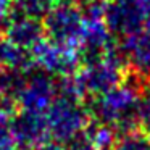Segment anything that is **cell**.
Wrapping results in <instances>:
<instances>
[{
  "mask_svg": "<svg viewBox=\"0 0 150 150\" xmlns=\"http://www.w3.org/2000/svg\"><path fill=\"white\" fill-rule=\"evenodd\" d=\"M147 84L149 82L136 74L126 73L124 81L116 87L102 95L91 97L87 103L91 120L113 126L118 137L139 129V107Z\"/></svg>",
  "mask_w": 150,
  "mask_h": 150,
  "instance_id": "6da1fadb",
  "label": "cell"
},
{
  "mask_svg": "<svg viewBox=\"0 0 150 150\" xmlns=\"http://www.w3.org/2000/svg\"><path fill=\"white\" fill-rule=\"evenodd\" d=\"M126 62L120 47L115 45L102 60L82 65L73 74L82 97H97L116 87L126 78Z\"/></svg>",
  "mask_w": 150,
  "mask_h": 150,
  "instance_id": "7a4b0ae2",
  "label": "cell"
},
{
  "mask_svg": "<svg viewBox=\"0 0 150 150\" xmlns=\"http://www.w3.org/2000/svg\"><path fill=\"white\" fill-rule=\"evenodd\" d=\"M45 116L49 123L50 139L58 144H68L69 140L84 134L92 121L87 105L78 98L63 95H57L45 111Z\"/></svg>",
  "mask_w": 150,
  "mask_h": 150,
  "instance_id": "3957f363",
  "label": "cell"
},
{
  "mask_svg": "<svg viewBox=\"0 0 150 150\" xmlns=\"http://www.w3.org/2000/svg\"><path fill=\"white\" fill-rule=\"evenodd\" d=\"M84 13L71 0H57L42 16L45 39L63 47H79L84 31Z\"/></svg>",
  "mask_w": 150,
  "mask_h": 150,
  "instance_id": "277c9868",
  "label": "cell"
},
{
  "mask_svg": "<svg viewBox=\"0 0 150 150\" xmlns=\"http://www.w3.org/2000/svg\"><path fill=\"white\" fill-rule=\"evenodd\" d=\"M103 21L113 36H129L147 26V0H107Z\"/></svg>",
  "mask_w": 150,
  "mask_h": 150,
  "instance_id": "5b68a950",
  "label": "cell"
},
{
  "mask_svg": "<svg viewBox=\"0 0 150 150\" xmlns=\"http://www.w3.org/2000/svg\"><path fill=\"white\" fill-rule=\"evenodd\" d=\"M10 134L18 150H37L50 139L45 113L29 110L15 111L10 116Z\"/></svg>",
  "mask_w": 150,
  "mask_h": 150,
  "instance_id": "8992f818",
  "label": "cell"
},
{
  "mask_svg": "<svg viewBox=\"0 0 150 150\" xmlns=\"http://www.w3.org/2000/svg\"><path fill=\"white\" fill-rule=\"evenodd\" d=\"M36 62V68L45 71L50 76L66 78L73 76L81 68V58L76 49L63 47L44 39L31 50Z\"/></svg>",
  "mask_w": 150,
  "mask_h": 150,
  "instance_id": "52a82bcc",
  "label": "cell"
},
{
  "mask_svg": "<svg viewBox=\"0 0 150 150\" xmlns=\"http://www.w3.org/2000/svg\"><path fill=\"white\" fill-rule=\"evenodd\" d=\"M55 97L57 81H53V78L45 71L37 68L34 69V73L24 78V82L16 95V102L20 110L45 113Z\"/></svg>",
  "mask_w": 150,
  "mask_h": 150,
  "instance_id": "ba28073f",
  "label": "cell"
},
{
  "mask_svg": "<svg viewBox=\"0 0 150 150\" xmlns=\"http://www.w3.org/2000/svg\"><path fill=\"white\" fill-rule=\"evenodd\" d=\"M2 23V33L5 39L23 49L33 50L40 40L45 39L42 20L23 13L21 10H11Z\"/></svg>",
  "mask_w": 150,
  "mask_h": 150,
  "instance_id": "9c48e42d",
  "label": "cell"
},
{
  "mask_svg": "<svg viewBox=\"0 0 150 150\" xmlns=\"http://www.w3.org/2000/svg\"><path fill=\"white\" fill-rule=\"evenodd\" d=\"M120 50L126 62L127 73H132L142 81L150 79V28L124 36L121 40Z\"/></svg>",
  "mask_w": 150,
  "mask_h": 150,
  "instance_id": "30bf717a",
  "label": "cell"
},
{
  "mask_svg": "<svg viewBox=\"0 0 150 150\" xmlns=\"http://www.w3.org/2000/svg\"><path fill=\"white\" fill-rule=\"evenodd\" d=\"M84 20V31H82V37L78 50L81 65L102 60L111 47L116 45L113 40V34L110 33L103 20L86 16Z\"/></svg>",
  "mask_w": 150,
  "mask_h": 150,
  "instance_id": "8fae6325",
  "label": "cell"
},
{
  "mask_svg": "<svg viewBox=\"0 0 150 150\" xmlns=\"http://www.w3.org/2000/svg\"><path fill=\"white\" fill-rule=\"evenodd\" d=\"M0 68L8 71L29 74L36 69V62L31 50L23 49L10 40H0Z\"/></svg>",
  "mask_w": 150,
  "mask_h": 150,
  "instance_id": "7c38bea8",
  "label": "cell"
},
{
  "mask_svg": "<svg viewBox=\"0 0 150 150\" xmlns=\"http://www.w3.org/2000/svg\"><path fill=\"white\" fill-rule=\"evenodd\" d=\"M86 136L91 139L97 150H113L115 144L118 140V134L113 126L103 123L91 121L89 127L86 129Z\"/></svg>",
  "mask_w": 150,
  "mask_h": 150,
  "instance_id": "4fadbf2b",
  "label": "cell"
},
{
  "mask_svg": "<svg viewBox=\"0 0 150 150\" xmlns=\"http://www.w3.org/2000/svg\"><path fill=\"white\" fill-rule=\"evenodd\" d=\"M113 150H150V142L140 129L118 137Z\"/></svg>",
  "mask_w": 150,
  "mask_h": 150,
  "instance_id": "5bb4252c",
  "label": "cell"
},
{
  "mask_svg": "<svg viewBox=\"0 0 150 150\" xmlns=\"http://www.w3.org/2000/svg\"><path fill=\"white\" fill-rule=\"evenodd\" d=\"M13 2L18 10H21L23 13L42 20V16L52 8L57 0H13Z\"/></svg>",
  "mask_w": 150,
  "mask_h": 150,
  "instance_id": "9a60e30c",
  "label": "cell"
},
{
  "mask_svg": "<svg viewBox=\"0 0 150 150\" xmlns=\"http://www.w3.org/2000/svg\"><path fill=\"white\" fill-rule=\"evenodd\" d=\"M139 129L147 136L150 142V92L142 95L139 107Z\"/></svg>",
  "mask_w": 150,
  "mask_h": 150,
  "instance_id": "2e32d148",
  "label": "cell"
},
{
  "mask_svg": "<svg viewBox=\"0 0 150 150\" xmlns=\"http://www.w3.org/2000/svg\"><path fill=\"white\" fill-rule=\"evenodd\" d=\"M65 150H97V149H95V145L91 142V139H89L84 132V134H81V136H78L76 139L69 140V142L66 144Z\"/></svg>",
  "mask_w": 150,
  "mask_h": 150,
  "instance_id": "e0dca14e",
  "label": "cell"
},
{
  "mask_svg": "<svg viewBox=\"0 0 150 150\" xmlns=\"http://www.w3.org/2000/svg\"><path fill=\"white\" fill-rule=\"evenodd\" d=\"M13 10V0H0V23Z\"/></svg>",
  "mask_w": 150,
  "mask_h": 150,
  "instance_id": "ac0fdd59",
  "label": "cell"
},
{
  "mask_svg": "<svg viewBox=\"0 0 150 150\" xmlns=\"http://www.w3.org/2000/svg\"><path fill=\"white\" fill-rule=\"evenodd\" d=\"M37 150H65L62 147V144H58V142H47V144H44L42 147H39Z\"/></svg>",
  "mask_w": 150,
  "mask_h": 150,
  "instance_id": "d6986e66",
  "label": "cell"
},
{
  "mask_svg": "<svg viewBox=\"0 0 150 150\" xmlns=\"http://www.w3.org/2000/svg\"><path fill=\"white\" fill-rule=\"evenodd\" d=\"M71 2H74L78 7H81V8H84V7H87L89 4H92L94 0H71Z\"/></svg>",
  "mask_w": 150,
  "mask_h": 150,
  "instance_id": "ffe728a7",
  "label": "cell"
},
{
  "mask_svg": "<svg viewBox=\"0 0 150 150\" xmlns=\"http://www.w3.org/2000/svg\"><path fill=\"white\" fill-rule=\"evenodd\" d=\"M147 26L150 28V0H147Z\"/></svg>",
  "mask_w": 150,
  "mask_h": 150,
  "instance_id": "44dd1931",
  "label": "cell"
}]
</instances>
